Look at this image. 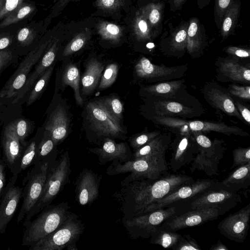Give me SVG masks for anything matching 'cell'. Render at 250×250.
Listing matches in <instances>:
<instances>
[{"instance_id": "9", "label": "cell", "mask_w": 250, "mask_h": 250, "mask_svg": "<svg viewBox=\"0 0 250 250\" xmlns=\"http://www.w3.org/2000/svg\"><path fill=\"white\" fill-rule=\"evenodd\" d=\"M53 39L49 33L42 37L37 45L27 53L20 65L0 91L1 98L16 96L25 83L33 66L40 60Z\"/></svg>"}, {"instance_id": "4", "label": "cell", "mask_w": 250, "mask_h": 250, "mask_svg": "<svg viewBox=\"0 0 250 250\" xmlns=\"http://www.w3.org/2000/svg\"><path fill=\"white\" fill-rule=\"evenodd\" d=\"M67 202L49 205L33 220L23 223L24 227L21 244L30 247L49 235L63 223L70 213Z\"/></svg>"}, {"instance_id": "13", "label": "cell", "mask_w": 250, "mask_h": 250, "mask_svg": "<svg viewBox=\"0 0 250 250\" xmlns=\"http://www.w3.org/2000/svg\"><path fill=\"white\" fill-rule=\"evenodd\" d=\"M190 200L189 206L191 209L212 208L224 214L240 203L241 197L237 192L229 190L222 185Z\"/></svg>"}, {"instance_id": "54", "label": "cell", "mask_w": 250, "mask_h": 250, "mask_svg": "<svg viewBox=\"0 0 250 250\" xmlns=\"http://www.w3.org/2000/svg\"><path fill=\"white\" fill-rule=\"evenodd\" d=\"M16 134L21 144L25 146V138L27 136L29 129L27 122L23 119H19L13 123Z\"/></svg>"}, {"instance_id": "45", "label": "cell", "mask_w": 250, "mask_h": 250, "mask_svg": "<svg viewBox=\"0 0 250 250\" xmlns=\"http://www.w3.org/2000/svg\"><path fill=\"white\" fill-rule=\"evenodd\" d=\"M162 132L160 130L144 131L133 136L129 139V142L134 151L151 141Z\"/></svg>"}, {"instance_id": "19", "label": "cell", "mask_w": 250, "mask_h": 250, "mask_svg": "<svg viewBox=\"0 0 250 250\" xmlns=\"http://www.w3.org/2000/svg\"><path fill=\"white\" fill-rule=\"evenodd\" d=\"M49 19L36 21H29L21 26L17 30L12 45L18 55L27 53L33 49L44 35Z\"/></svg>"}, {"instance_id": "39", "label": "cell", "mask_w": 250, "mask_h": 250, "mask_svg": "<svg viewBox=\"0 0 250 250\" xmlns=\"http://www.w3.org/2000/svg\"><path fill=\"white\" fill-rule=\"evenodd\" d=\"M80 75L78 67L74 64L67 65L65 68L62 77V84L70 85L73 88L76 104L82 105L83 99L80 92Z\"/></svg>"}, {"instance_id": "55", "label": "cell", "mask_w": 250, "mask_h": 250, "mask_svg": "<svg viewBox=\"0 0 250 250\" xmlns=\"http://www.w3.org/2000/svg\"><path fill=\"white\" fill-rule=\"evenodd\" d=\"M26 0H0V21Z\"/></svg>"}, {"instance_id": "15", "label": "cell", "mask_w": 250, "mask_h": 250, "mask_svg": "<svg viewBox=\"0 0 250 250\" xmlns=\"http://www.w3.org/2000/svg\"><path fill=\"white\" fill-rule=\"evenodd\" d=\"M221 186V182H217L213 180H198L190 184L182 186L171 193L153 203L147 208L145 213L166 208L179 201L190 200L207 190Z\"/></svg>"}, {"instance_id": "16", "label": "cell", "mask_w": 250, "mask_h": 250, "mask_svg": "<svg viewBox=\"0 0 250 250\" xmlns=\"http://www.w3.org/2000/svg\"><path fill=\"white\" fill-rule=\"evenodd\" d=\"M188 21L182 20L176 26L169 23L167 29L161 34L159 42L160 52L167 57H183L187 52Z\"/></svg>"}, {"instance_id": "14", "label": "cell", "mask_w": 250, "mask_h": 250, "mask_svg": "<svg viewBox=\"0 0 250 250\" xmlns=\"http://www.w3.org/2000/svg\"><path fill=\"white\" fill-rule=\"evenodd\" d=\"M86 109L92 126L100 135L109 138H124L125 132L120 123L110 115L100 101L88 103Z\"/></svg>"}, {"instance_id": "41", "label": "cell", "mask_w": 250, "mask_h": 250, "mask_svg": "<svg viewBox=\"0 0 250 250\" xmlns=\"http://www.w3.org/2000/svg\"><path fill=\"white\" fill-rule=\"evenodd\" d=\"M39 139L37 137L33 138L24 146L20 165L21 172L33 165L42 138Z\"/></svg>"}, {"instance_id": "44", "label": "cell", "mask_w": 250, "mask_h": 250, "mask_svg": "<svg viewBox=\"0 0 250 250\" xmlns=\"http://www.w3.org/2000/svg\"><path fill=\"white\" fill-rule=\"evenodd\" d=\"M99 101L110 115L120 123L123 112V105L120 100L118 98L112 96Z\"/></svg>"}, {"instance_id": "21", "label": "cell", "mask_w": 250, "mask_h": 250, "mask_svg": "<svg viewBox=\"0 0 250 250\" xmlns=\"http://www.w3.org/2000/svg\"><path fill=\"white\" fill-rule=\"evenodd\" d=\"M250 64L229 57L219 56L216 60V78L222 83H241L250 85Z\"/></svg>"}, {"instance_id": "64", "label": "cell", "mask_w": 250, "mask_h": 250, "mask_svg": "<svg viewBox=\"0 0 250 250\" xmlns=\"http://www.w3.org/2000/svg\"><path fill=\"white\" fill-rule=\"evenodd\" d=\"M168 0H146V2H145L144 5H145L148 3H160V2L166 3L167 2Z\"/></svg>"}, {"instance_id": "22", "label": "cell", "mask_w": 250, "mask_h": 250, "mask_svg": "<svg viewBox=\"0 0 250 250\" xmlns=\"http://www.w3.org/2000/svg\"><path fill=\"white\" fill-rule=\"evenodd\" d=\"M250 218V204H248L222 220L218 224V230L226 238L237 243H243L247 235Z\"/></svg>"}, {"instance_id": "38", "label": "cell", "mask_w": 250, "mask_h": 250, "mask_svg": "<svg viewBox=\"0 0 250 250\" xmlns=\"http://www.w3.org/2000/svg\"><path fill=\"white\" fill-rule=\"evenodd\" d=\"M134 34L137 41L152 43L155 40L150 26L144 15L140 10L135 13L133 22Z\"/></svg>"}, {"instance_id": "62", "label": "cell", "mask_w": 250, "mask_h": 250, "mask_svg": "<svg viewBox=\"0 0 250 250\" xmlns=\"http://www.w3.org/2000/svg\"><path fill=\"white\" fill-rule=\"evenodd\" d=\"M210 250H229L227 247L220 240H218L216 243L213 245L209 249Z\"/></svg>"}, {"instance_id": "6", "label": "cell", "mask_w": 250, "mask_h": 250, "mask_svg": "<svg viewBox=\"0 0 250 250\" xmlns=\"http://www.w3.org/2000/svg\"><path fill=\"white\" fill-rule=\"evenodd\" d=\"M68 152H65L61 158L48 167L46 179L41 196L24 219L23 223L30 220L52 202L69 180L71 173Z\"/></svg>"}, {"instance_id": "49", "label": "cell", "mask_w": 250, "mask_h": 250, "mask_svg": "<svg viewBox=\"0 0 250 250\" xmlns=\"http://www.w3.org/2000/svg\"><path fill=\"white\" fill-rule=\"evenodd\" d=\"M234 0H215L214 20L217 28L220 30L224 14Z\"/></svg>"}, {"instance_id": "59", "label": "cell", "mask_w": 250, "mask_h": 250, "mask_svg": "<svg viewBox=\"0 0 250 250\" xmlns=\"http://www.w3.org/2000/svg\"><path fill=\"white\" fill-rule=\"evenodd\" d=\"M71 0H59L52 7L51 12L47 16V18L50 20L51 19L57 16Z\"/></svg>"}, {"instance_id": "1", "label": "cell", "mask_w": 250, "mask_h": 250, "mask_svg": "<svg viewBox=\"0 0 250 250\" xmlns=\"http://www.w3.org/2000/svg\"><path fill=\"white\" fill-rule=\"evenodd\" d=\"M194 181L188 175L169 173L157 180H137L121 185L113 196L120 204L123 219L129 218L144 214L153 203Z\"/></svg>"}, {"instance_id": "27", "label": "cell", "mask_w": 250, "mask_h": 250, "mask_svg": "<svg viewBox=\"0 0 250 250\" xmlns=\"http://www.w3.org/2000/svg\"><path fill=\"white\" fill-rule=\"evenodd\" d=\"M183 79L153 83L142 87L141 94L147 96H160L170 98H184L192 96L187 90Z\"/></svg>"}, {"instance_id": "25", "label": "cell", "mask_w": 250, "mask_h": 250, "mask_svg": "<svg viewBox=\"0 0 250 250\" xmlns=\"http://www.w3.org/2000/svg\"><path fill=\"white\" fill-rule=\"evenodd\" d=\"M100 181L101 177L92 170H83L76 183V199L80 205H90L97 198Z\"/></svg>"}, {"instance_id": "31", "label": "cell", "mask_w": 250, "mask_h": 250, "mask_svg": "<svg viewBox=\"0 0 250 250\" xmlns=\"http://www.w3.org/2000/svg\"><path fill=\"white\" fill-rule=\"evenodd\" d=\"M69 122L64 108L58 105L49 117L45 130L58 145L67 136Z\"/></svg>"}, {"instance_id": "56", "label": "cell", "mask_w": 250, "mask_h": 250, "mask_svg": "<svg viewBox=\"0 0 250 250\" xmlns=\"http://www.w3.org/2000/svg\"><path fill=\"white\" fill-rule=\"evenodd\" d=\"M18 55L10 47L0 50V71L7 64L15 61Z\"/></svg>"}, {"instance_id": "2", "label": "cell", "mask_w": 250, "mask_h": 250, "mask_svg": "<svg viewBox=\"0 0 250 250\" xmlns=\"http://www.w3.org/2000/svg\"><path fill=\"white\" fill-rule=\"evenodd\" d=\"M143 109L145 116L172 117L188 119L199 117L205 113V109L200 102L193 95L184 98L145 97Z\"/></svg>"}, {"instance_id": "42", "label": "cell", "mask_w": 250, "mask_h": 250, "mask_svg": "<svg viewBox=\"0 0 250 250\" xmlns=\"http://www.w3.org/2000/svg\"><path fill=\"white\" fill-rule=\"evenodd\" d=\"M53 69L54 66H51L39 78L29 96L27 105L32 104L43 91L50 80Z\"/></svg>"}, {"instance_id": "23", "label": "cell", "mask_w": 250, "mask_h": 250, "mask_svg": "<svg viewBox=\"0 0 250 250\" xmlns=\"http://www.w3.org/2000/svg\"><path fill=\"white\" fill-rule=\"evenodd\" d=\"M1 145L2 159L12 174L11 177L17 180L21 173L20 165L24 148L21 146L16 134L13 123L4 129L1 138Z\"/></svg>"}, {"instance_id": "11", "label": "cell", "mask_w": 250, "mask_h": 250, "mask_svg": "<svg viewBox=\"0 0 250 250\" xmlns=\"http://www.w3.org/2000/svg\"><path fill=\"white\" fill-rule=\"evenodd\" d=\"M48 164L36 163L23 180L22 203L17 219L19 224L28 214L42 194L47 177Z\"/></svg>"}, {"instance_id": "30", "label": "cell", "mask_w": 250, "mask_h": 250, "mask_svg": "<svg viewBox=\"0 0 250 250\" xmlns=\"http://www.w3.org/2000/svg\"><path fill=\"white\" fill-rule=\"evenodd\" d=\"M172 138V133L162 132L148 143L134 150L132 160L148 158L166 160V152L169 147Z\"/></svg>"}, {"instance_id": "29", "label": "cell", "mask_w": 250, "mask_h": 250, "mask_svg": "<svg viewBox=\"0 0 250 250\" xmlns=\"http://www.w3.org/2000/svg\"><path fill=\"white\" fill-rule=\"evenodd\" d=\"M59 40L53 39L41 57L39 63L32 74L28 76L25 84L16 95L14 103L17 102L34 85L37 80L51 66L54 62L58 49Z\"/></svg>"}, {"instance_id": "18", "label": "cell", "mask_w": 250, "mask_h": 250, "mask_svg": "<svg viewBox=\"0 0 250 250\" xmlns=\"http://www.w3.org/2000/svg\"><path fill=\"white\" fill-rule=\"evenodd\" d=\"M169 147L171 156L169 166L175 172L183 167L190 164L198 152V145L191 133H175Z\"/></svg>"}, {"instance_id": "26", "label": "cell", "mask_w": 250, "mask_h": 250, "mask_svg": "<svg viewBox=\"0 0 250 250\" xmlns=\"http://www.w3.org/2000/svg\"><path fill=\"white\" fill-rule=\"evenodd\" d=\"M90 152L96 155L102 164L118 161L121 163L132 160V153L126 143H116L109 137H106L100 147L89 148Z\"/></svg>"}, {"instance_id": "12", "label": "cell", "mask_w": 250, "mask_h": 250, "mask_svg": "<svg viewBox=\"0 0 250 250\" xmlns=\"http://www.w3.org/2000/svg\"><path fill=\"white\" fill-rule=\"evenodd\" d=\"M188 70V63L168 67L164 64L151 63L145 57H141L134 66L135 74L139 79L152 84L179 79L185 75Z\"/></svg>"}, {"instance_id": "28", "label": "cell", "mask_w": 250, "mask_h": 250, "mask_svg": "<svg viewBox=\"0 0 250 250\" xmlns=\"http://www.w3.org/2000/svg\"><path fill=\"white\" fill-rule=\"evenodd\" d=\"M208 43V37L204 24L197 17L190 18L187 29V52L192 58L200 57Z\"/></svg>"}, {"instance_id": "48", "label": "cell", "mask_w": 250, "mask_h": 250, "mask_svg": "<svg viewBox=\"0 0 250 250\" xmlns=\"http://www.w3.org/2000/svg\"><path fill=\"white\" fill-rule=\"evenodd\" d=\"M233 164L230 169L250 163V146L238 147L232 151Z\"/></svg>"}, {"instance_id": "36", "label": "cell", "mask_w": 250, "mask_h": 250, "mask_svg": "<svg viewBox=\"0 0 250 250\" xmlns=\"http://www.w3.org/2000/svg\"><path fill=\"white\" fill-rule=\"evenodd\" d=\"M104 70L103 64L96 60H92L88 62L81 79L83 94L87 95L94 91L99 84Z\"/></svg>"}, {"instance_id": "50", "label": "cell", "mask_w": 250, "mask_h": 250, "mask_svg": "<svg viewBox=\"0 0 250 250\" xmlns=\"http://www.w3.org/2000/svg\"><path fill=\"white\" fill-rule=\"evenodd\" d=\"M222 50L229 57L241 62L250 58V49L249 48L229 45L224 47Z\"/></svg>"}, {"instance_id": "63", "label": "cell", "mask_w": 250, "mask_h": 250, "mask_svg": "<svg viewBox=\"0 0 250 250\" xmlns=\"http://www.w3.org/2000/svg\"><path fill=\"white\" fill-rule=\"evenodd\" d=\"M211 0H197V4L198 8L202 9L209 5Z\"/></svg>"}, {"instance_id": "47", "label": "cell", "mask_w": 250, "mask_h": 250, "mask_svg": "<svg viewBox=\"0 0 250 250\" xmlns=\"http://www.w3.org/2000/svg\"><path fill=\"white\" fill-rule=\"evenodd\" d=\"M227 90L229 93L233 98L242 102L250 101V86L240 85L237 83L229 84Z\"/></svg>"}, {"instance_id": "17", "label": "cell", "mask_w": 250, "mask_h": 250, "mask_svg": "<svg viewBox=\"0 0 250 250\" xmlns=\"http://www.w3.org/2000/svg\"><path fill=\"white\" fill-rule=\"evenodd\" d=\"M201 93L205 101L212 107L228 116L235 117L245 124L234 104L233 98L226 88L211 80L204 84Z\"/></svg>"}, {"instance_id": "35", "label": "cell", "mask_w": 250, "mask_h": 250, "mask_svg": "<svg viewBox=\"0 0 250 250\" xmlns=\"http://www.w3.org/2000/svg\"><path fill=\"white\" fill-rule=\"evenodd\" d=\"M241 4L240 0H234L225 11L219 31L222 37L221 42L235 34L240 14Z\"/></svg>"}, {"instance_id": "8", "label": "cell", "mask_w": 250, "mask_h": 250, "mask_svg": "<svg viewBox=\"0 0 250 250\" xmlns=\"http://www.w3.org/2000/svg\"><path fill=\"white\" fill-rule=\"evenodd\" d=\"M198 145V152L190 163V170H202L208 176L219 175L218 165L227 147L222 139L211 140L201 132L191 133Z\"/></svg>"}, {"instance_id": "32", "label": "cell", "mask_w": 250, "mask_h": 250, "mask_svg": "<svg viewBox=\"0 0 250 250\" xmlns=\"http://www.w3.org/2000/svg\"><path fill=\"white\" fill-rule=\"evenodd\" d=\"M166 3H148L140 8L145 16L154 39L161 35L163 31Z\"/></svg>"}, {"instance_id": "37", "label": "cell", "mask_w": 250, "mask_h": 250, "mask_svg": "<svg viewBox=\"0 0 250 250\" xmlns=\"http://www.w3.org/2000/svg\"><path fill=\"white\" fill-rule=\"evenodd\" d=\"M57 145L46 131L39 143L33 165L36 163L47 164L48 167L53 165L57 160Z\"/></svg>"}, {"instance_id": "51", "label": "cell", "mask_w": 250, "mask_h": 250, "mask_svg": "<svg viewBox=\"0 0 250 250\" xmlns=\"http://www.w3.org/2000/svg\"><path fill=\"white\" fill-rule=\"evenodd\" d=\"M86 37L83 33L75 36L65 47L62 52V56H69L80 50L85 43Z\"/></svg>"}, {"instance_id": "52", "label": "cell", "mask_w": 250, "mask_h": 250, "mask_svg": "<svg viewBox=\"0 0 250 250\" xmlns=\"http://www.w3.org/2000/svg\"><path fill=\"white\" fill-rule=\"evenodd\" d=\"M100 31L104 39L111 41L118 40L121 35L119 27L112 23L102 24L100 27Z\"/></svg>"}, {"instance_id": "33", "label": "cell", "mask_w": 250, "mask_h": 250, "mask_svg": "<svg viewBox=\"0 0 250 250\" xmlns=\"http://www.w3.org/2000/svg\"><path fill=\"white\" fill-rule=\"evenodd\" d=\"M37 11L35 2L26 0L0 21V29L25 20L31 21Z\"/></svg>"}, {"instance_id": "57", "label": "cell", "mask_w": 250, "mask_h": 250, "mask_svg": "<svg viewBox=\"0 0 250 250\" xmlns=\"http://www.w3.org/2000/svg\"><path fill=\"white\" fill-rule=\"evenodd\" d=\"M234 104L245 124L250 125V110L243 102L233 98Z\"/></svg>"}, {"instance_id": "5", "label": "cell", "mask_w": 250, "mask_h": 250, "mask_svg": "<svg viewBox=\"0 0 250 250\" xmlns=\"http://www.w3.org/2000/svg\"><path fill=\"white\" fill-rule=\"evenodd\" d=\"M166 160L155 158H141L121 163L113 161L106 169L110 176L129 173L121 185L142 180H155L169 173Z\"/></svg>"}, {"instance_id": "24", "label": "cell", "mask_w": 250, "mask_h": 250, "mask_svg": "<svg viewBox=\"0 0 250 250\" xmlns=\"http://www.w3.org/2000/svg\"><path fill=\"white\" fill-rule=\"evenodd\" d=\"M16 181L10 178L0 199V234L5 233L22 197V188L16 185Z\"/></svg>"}, {"instance_id": "40", "label": "cell", "mask_w": 250, "mask_h": 250, "mask_svg": "<svg viewBox=\"0 0 250 250\" xmlns=\"http://www.w3.org/2000/svg\"><path fill=\"white\" fill-rule=\"evenodd\" d=\"M181 234L161 226L152 234L150 243L162 246L165 248L171 249L178 243Z\"/></svg>"}, {"instance_id": "58", "label": "cell", "mask_w": 250, "mask_h": 250, "mask_svg": "<svg viewBox=\"0 0 250 250\" xmlns=\"http://www.w3.org/2000/svg\"><path fill=\"white\" fill-rule=\"evenodd\" d=\"M123 0H97V5L103 9L112 10L118 8Z\"/></svg>"}, {"instance_id": "3", "label": "cell", "mask_w": 250, "mask_h": 250, "mask_svg": "<svg viewBox=\"0 0 250 250\" xmlns=\"http://www.w3.org/2000/svg\"><path fill=\"white\" fill-rule=\"evenodd\" d=\"M146 117L153 123L167 131L172 133H192L213 131L226 135H234L241 137H249L250 134L234 125H229L224 122L193 120L172 117L148 116Z\"/></svg>"}, {"instance_id": "46", "label": "cell", "mask_w": 250, "mask_h": 250, "mask_svg": "<svg viewBox=\"0 0 250 250\" xmlns=\"http://www.w3.org/2000/svg\"><path fill=\"white\" fill-rule=\"evenodd\" d=\"M118 69V66L115 63L106 66L101 76L98 86L99 89H106L114 83L117 76Z\"/></svg>"}, {"instance_id": "7", "label": "cell", "mask_w": 250, "mask_h": 250, "mask_svg": "<svg viewBox=\"0 0 250 250\" xmlns=\"http://www.w3.org/2000/svg\"><path fill=\"white\" fill-rule=\"evenodd\" d=\"M78 216L70 212L56 229L29 247L30 250H77L76 243L84 231Z\"/></svg>"}, {"instance_id": "60", "label": "cell", "mask_w": 250, "mask_h": 250, "mask_svg": "<svg viewBox=\"0 0 250 250\" xmlns=\"http://www.w3.org/2000/svg\"><path fill=\"white\" fill-rule=\"evenodd\" d=\"M7 167L2 158H0V199L5 188L6 181V168Z\"/></svg>"}, {"instance_id": "61", "label": "cell", "mask_w": 250, "mask_h": 250, "mask_svg": "<svg viewBox=\"0 0 250 250\" xmlns=\"http://www.w3.org/2000/svg\"><path fill=\"white\" fill-rule=\"evenodd\" d=\"M187 0H168L167 3L171 12H176L181 10Z\"/></svg>"}, {"instance_id": "53", "label": "cell", "mask_w": 250, "mask_h": 250, "mask_svg": "<svg viewBox=\"0 0 250 250\" xmlns=\"http://www.w3.org/2000/svg\"><path fill=\"white\" fill-rule=\"evenodd\" d=\"M175 250H201L196 241L189 235H181L178 243L174 247Z\"/></svg>"}, {"instance_id": "10", "label": "cell", "mask_w": 250, "mask_h": 250, "mask_svg": "<svg viewBox=\"0 0 250 250\" xmlns=\"http://www.w3.org/2000/svg\"><path fill=\"white\" fill-rule=\"evenodd\" d=\"M176 211L175 206L164 208L131 218L123 219V224L132 238H148L165 220L176 214Z\"/></svg>"}, {"instance_id": "20", "label": "cell", "mask_w": 250, "mask_h": 250, "mask_svg": "<svg viewBox=\"0 0 250 250\" xmlns=\"http://www.w3.org/2000/svg\"><path fill=\"white\" fill-rule=\"evenodd\" d=\"M222 215L223 213L215 208H196L181 214H174L165 220L161 226L176 231L215 220Z\"/></svg>"}, {"instance_id": "34", "label": "cell", "mask_w": 250, "mask_h": 250, "mask_svg": "<svg viewBox=\"0 0 250 250\" xmlns=\"http://www.w3.org/2000/svg\"><path fill=\"white\" fill-rule=\"evenodd\" d=\"M226 188L237 192L250 185V163L240 166L221 182Z\"/></svg>"}, {"instance_id": "43", "label": "cell", "mask_w": 250, "mask_h": 250, "mask_svg": "<svg viewBox=\"0 0 250 250\" xmlns=\"http://www.w3.org/2000/svg\"><path fill=\"white\" fill-rule=\"evenodd\" d=\"M29 21H23L0 29V50L10 47L18 28Z\"/></svg>"}]
</instances>
